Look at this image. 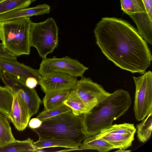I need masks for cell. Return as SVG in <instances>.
I'll return each mask as SVG.
<instances>
[{
    "label": "cell",
    "instance_id": "6da1fadb",
    "mask_svg": "<svg viewBox=\"0 0 152 152\" xmlns=\"http://www.w3.org/2000/svg\"><path fill=\"white\" fill-rule=\"evenodd\" d=\"M94 33L96 43L107 58L120 69L142 75L152 60L146 41L127 21L102 18Z\"/></svg>",
    "mask_w": 152,
    "mask_h": 152
},
{
    "label": "cell",
    "instance_id": "7a4b0ae2",
    "mask_svg": "<svg viewBox=\"0 0 152 152\" xmlns=\"http://www.w3.org/2000/svg\"><path fill=\"white\" fill-rule=\"evenodd\" d=\"M132 104L129 93L118 89L83 115V121L87 136L99 134L113 125V121L123 115Z\"/></svg>",
    "mask_w": 152,
    "mask_h": 152
},
{
    "label": "cell",
    "instance_id": "3957f363",
    "mask_svg": "<svg viewBox=\"0 0 152 152\" xmlns=\"http://www.w3.org/2000/svg\"><path fill=\"white\" fill-rule=\"evenodd\" d=\"M32 130L39 138L65 139L80 145L87 137L83 115H75L71 110L46 119L40 127Z\"/></svg>",
    "mask_w": 152,
    "mask_h": 152
},
{
    "label": "cell",
    "instance_id": "277c9868",
    "mask_svg": "<svg viewBox=\"0 0 152 152\" xmlns=\"http://www.w3.org/2000/svg\"><path fill=\"white\" fill-rule=\"evenodd\" d=\"M32 22L30 17L0 22V39L5 48L16 56L30 53Z\"/></svg>",
    "mask_w": 152,
    "mask_h": 152
},
{
    "label": "cell",
    "instance_id": "5b68a950",
    "mask_svg": "<svg viewBox=\"0 0 152 152\" xmlns=\"http://www.w3.org/2000/svg\"><path fill=\"white\" fill-rule=\"evenodd\" d=\"M58 28L55 20L50 17L39 23L32 22L30 30L31 47L35 48L39 56L46 58L58 47Z\"/></svg>",
    "mask_w": 152,
    "mask_h": 152
},
{
    "label": "cell",
    "instance_id": "8992f818",
    "mask_svg": "<svg viewBox=\"0 0 152 152\" xmlns=\"http://www.w3.org/2000/svg\"><path fill=\"white\" fill-rule=\"evenodd\" d=\"M135 86L134 112L136 119L142 121L152 112V72L133 76Z\"/></svg>",
    "mask_w": 152,
    "mask_h": 152
},
{
    "label": "cell",
    "instance_id": "52a82bcc",
    "mask_svg": "<svg viewBox=\"0 0 152 152\" xmlns=\"http://www.w3.org/2000/svg\"><path fill=\"white\" fill-rule=\"evenodd\" d=\"M88 69V67L78 60L66 56L60 58L53 57L43 59L38 70L41 76L57 72L81 77Z\"/></svg>",
    "mask_w": 152,
    "mask_h": 152
},
{
    "label": "cell",
    "instance_id": "ba28073f",
    "mask_svg": "<svg viewBox=\"0 0 152 152\" xmlns=\"http://www.w3.org/2000/svg\"><path fill=\"white\" fill-rule=\"evenodd\" d=\"M136 131L133 124L125 123L113 124L97 135L113 145L115 149H126L132 145Z\"/></svg>",
    "mask_w": 152,
    "mask_h": 152
},
{
    "label": "cell",
    "instance_id": "9c48e42d",
    "mask_svg": "<svg viewBox=\"0 0 152 152\" xmlns=\"http://www.w3.org/2000/svg\"><path fill=\"white\" fill-rule=\"evenodd\" d=\"M87 105L91 108L107 98L110 94L89 77H82L72 89Z\"/></svg>",
    "mask_w": 152,
    "mask_h": 152
},
{
    "label": "cell",
    "instance_id": "30bf717a",
    "mask_svg": "<svg viewBox=\"0 0 152 152\" xmlns=\"http://www.w3.org/2000/svg\"><path fill=\"white\" fill-rule=\"evenodd\" d=\"M77 81V77L61 73L53 72L41 76L38 84L45 94L71 90Z\"/></svg>",
    "mask_w": 152,
    "mask_h": 152
},
{
    "label": "cell",
    "instance_id": "8fae6325",
    "mask_svg": "<svg viewBox=\"0 0 152 152\" xmlns=\"http://www.w3.org/2000/svg\"><path fill=\"white\" fill-rule=\"evenodd\" d=\"M12 92V102L7 117L17 130L23 131L27 126L31 116L28 106L19 95Z\"/></svg>",
    "mask_w": 152,
    "mask_h": 152
},
{
    "label": "cell",
    "instance_id": "7c38bea8",
    "mask_svg": "<svg viewBox=\"0 0 152 152\" xmlns=\"http://www.w3.org/2000/svg\"><path fill=\"white\" fill-rule=\"evenodd\" d=\"M0 71H4L25 82L29 77H34L38 81L41 77L38 69L21 63L17 60L0 58Z\"/></svg>",
    "mask_w": 152,
    "mask_h": 152
},
{
    "label": "cell",
    "instance_id": "4fadbf2b",
    "mask_svg": "<svg viewBox=\"0 0 152 152\" xmlns=\"http://www.w3.org/2000/svg\"><path fill=\"white\" fill-rule=\"evenodd\" d=\"M12 92L17 93L26 103L31 116L38 112L42 101L34 89H30L25 82L19 80L17 83Z\"/></svg>",
    "mask_w": 152,
    "mask_h": 152
},
{
    "label": "cell",
    "instance_id": "5bb4252c",
    "mask_svg": "<svg viewBox=\"0 0 152 152\" xmlns=\"http://www.w3.org/2000/svg\"><path fill=\"white\" fill-rule=\"evenodd\" d=\"M50 6L44 4L31 7L13 10L0 15V22L33 16L42 15L50 12Z\"/></svg>",
    "mask_w": 152,
    "mask_h": 152
},
{
    "label": "cell",
    "instance_id": "9a60e30c",
    "mask_svg": "<svg viewBox=\"0 0 152 152\" xmlns=\"http://www.w3.org/2000/svg\"><path fill=\"white\" fill-rule=\"evenodd\" d=\"M114 149L113 145L96 134L87 136L75 150H94L99 152H107Z\"/></svg>",
    "mask_w": 152,
    "mask_h": 152
},
{
    "label": "cell",
    "instance_id": "2e32d148",
    "mask_svg": "<svg viewBox=\"0 0 152 152\" xmlns=\"http://www.w3.org/2000/svg\"><path fill=\"white\" fill-rule=\"evenodd\" d=\"M33 145L37 149H43L52 147H62L70 149L69 151H75L80 145L72 141L65 139H42L35 142Z\"/></svg>",
    "mask_w": 152,
    "mask_h": 152
},
{
    "label": "cell",
    "instance_id": "e0dca14e",
    "mask_svg": "<svg viewBox=\"0 0 152 152\" xmlns=\"http://www.w3.org/2000/svg\"><path fill=\"white\" fill-rule=\"evenodd\" d=\"M33 140L30 138L23 140H15L0 147V152H37Z\"/></svg>",
    "mask_w": 152,
    "mask_h": 152
},
{
    "label": "cell",
    "instance_id": "ac0fdd59",
    "mask_svg": "<svg viewBox=\"0 0 152 152\" xmlns=\"http://www.w3.org/2000/svg\"><path fill=\"white\" fill-rule=\"evenodd\" d=\"M63 104L69 107L75 115H83L91 109L85 104L72 89Z\"/></svg>",
    "mask_w": 152,
    "mask_h": 152
},
{
    "label": "cell",
    "instance_id": "d6986e66",
    "mask_svg": "<svg viewBox=\"0 0 152 152\" xmlns=\"http://www.w3.org/2000/svg\"><path fill=\"white\" fill-rule=\"evenodd\" d=\"M70 91H55L45 94L42 101L44 110L51 109L63 104L69 95Z\"/></svg>",
    "mask_w": 152,
    "mask_h": 152
},
{
    "label": "cell",
    "instance_id": "ffe728a7",
    "mask_svg": "<svg viewBox=\"0 0 152 152\" xmlns=\"http://www.w3.org/2000/svg\"><path fill=\"white\" fill-rule=\"evenodd\" d=\"M5 115L0 112V147L15 140L8 119Z\"/></svg>",
    "mask_w": 152,
    "mask_h": 152
},
{
    "label": "cell",
    "instance_id": "44dd1931",
    "mask_svg": "<svg viewBox=\"0 0 152 152\" xmlns=\"http://www.w3.org/2000/svg\"><path fill=\"white\" fill-rule=\"evenodd\" d=\"M142 121L137 126V134L139 140L144 143L149 139L151 135L152 112Z\"/></svg>",
    "mask_w": 152,
    "mask_h": 152
},
{
    "label": "cell",
    "instance_id": "7402d4cb",
    "mask_svg": "<svg viewBox=\"0 0 152 152\" xmlns=\"http://www.w3.org/2000/svg\"><path fill=\"white\" fill-rule=\"evenodd\" d=\"M37 0H6L0 3V15L17 9L27 8Z\"/></svg>",
    "mask_w": 152,
    "mask_h": 152
},
{
    "label": "cell",
    "instance_id": "603a6c76",
    "mask_svg": "<svg viewBox=\"0 0 152 152\" xmlns=\"http://www.w3.org/2000/svg\"><path fill=\"white\" fill-rule=\"evenodd\" d=\"M13 100V93L7 87L0 86V112L7 116Z\"/></svg>",
    "mask_w": 152,
    "mask_h": 152
},
{
    "label": "cell",
    "instance_id": "cb8c5ba5",
    "mask_svg": "<svg viewBox=\"0 0 152 152\" xmlns=\"http://www.w3.org/2000/svg\"><path fill=\"white\" fill-rule=\"evenodd\" d=\"M65 104L61 105L53 108L44 110L40 113L36 117L42 121L47 118L54 117L71 110Z\"/></svg>",
    "mask_w": 152,
    "mask_h": 152
},
{
    "label": "cell",
    "instance_id": "d4e9b609",
    "mask_svg": "<svg viewBox=\"0 0 152 152\" xmlns=\"http://www.w3.org/2000/svg\"><path fill=\"white\" fill-rule=\"evenodd\" d=\"M121 10L130 16L135 13L134 9L131 0H121Z\"/></svg>",
    "mask_w": 152,
    "mask_h": 152
},
{
    "label": "cell",
    "instance_id": "484cf974",
    "mask_svg": "<svg viewBox=\"0 0 152 152\" xmlns=\"http://www.w3.org/2000/svg\"><path fill=\"white\" fill-rule=\"evenodd\" d=\"M131 0L134 9V15L141 16L147 13L142 0Z\"/></svg>",
    "mask_w": 152,
    "mask_h": 152
},
{
    "label": "cell",
    "instance_id": "4316f807",
    "mask_svg": "<svg viewBox=\"0 0 152 152\" xmlns=\"http://www.w3.org/2000/svg\"><path fill=\"white\" fill-rule=\"evenodd\" d=\"M0 58L17 60V56L13 55L4 47L2 42L0 43Z\"/></svg>",
    "mask_w": 152,
    "mask_h": 152
},
{
    "label": "cell",
    "instance_id": "83f0119b",
    "mask_svg": "<svg viewBox=\"0 0 152 152\" xmlns=\"http://www.w3.org/2000/svg\"><path fill=\"white\" fill-rule=\"evenodd\" d=\"M38 84V80L32 77H28L25 82V86L30 89H34Z\"/></svg>",
    "mask_w": 152,
    "mask_h": 152
},
{
    "label": "cell",
    "instance_id": "f1b7e54d",
    "mask_svg": "<svg viewBox=\"0 0 152 152\" xmlns=\"http://www.w3.org/2000/svg\"><path fill=\"white\" fill-rule=\"evenodd\" d=\"M42 121L39 118H33L29 120L27 127L31 129L37 128L41 126Z\"/></svg>",
    "mask_w": 152,
    "mask_h": 152
},
{
    "label": "cell",
    "instance_id": "f546056e",
    "mask_svg": "<svg viewBox=\"0 0 152 152\" xmlns=\"http://www.w3.org/2000/svg\"><path fill=\"white\" fill-rule=\"evenodd\" d=\"M146 12L152 19V0H142Z\"/></svg>",
    "mask_w": 152,
    "mask_h": 152
},
{
    "label": "cell",
    "instance_id": "4dcf8cb0",
    "mask_svg": "<svg viewBox=\"0 0 152 152\" xmlns=\"http://www.w3.org/2000/svg\"><path fill=\"white\" fill-rule=\"evenodd\" d=\"M119 149L117 151H115V152H130L131 151L130 150H126L125 149Z\"/></svg>",
    "mask_w": 152,
    "mask_h": 152
},
{
    "label": "cell",
    "instance_id": "1f68e13d",
    "mask_svg": "<svg viewBox=\"0 0 152 152\" xmlns=\"http://www.w3.org/2000/svg\"><path fill=\"white\" fill-rule=\"evenodd\" d=\"M6 0H0V3Z\"/></svg>",
    "mask_w": 152,
    "mask_h": 152
}]
</instances>
